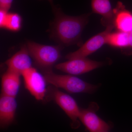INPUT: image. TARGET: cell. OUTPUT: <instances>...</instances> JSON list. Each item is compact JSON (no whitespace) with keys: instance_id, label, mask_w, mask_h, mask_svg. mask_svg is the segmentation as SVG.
<instances>
[{"instance_id":"15","label":"cell","mask_w":132,"mask_h":132,"mask_svg":"<svg viewBox=\"0 0 132 132\" xmlns=\"http://www.w3.org/2000/svg\"><path fill=\"white\" fill-rule=\"evenodd\" d=\"M22 19L16 13H8L5 29L14 32L19 31L21 27Z\"/></svg>"},{"instance_id":"6","label":"cell","mask_w":132,"mask_h":132,"mask_svg":"<svg viewBox=\"0 0 132 132\" xmlns=\"http://www.w3.org/2000/svg\"><path fill=\"white\" fill-rule=\"evenodd\" d=\"M114 28L113 25L106 27L105 30L94 36L82 44L75 52L69 53L65 57L68 60L86 58L100 49L104 44H106L107 38Z\"/></svg>"},{"instance_id":"11","label":"cell","mask_w":132,"mask_h":132,"mask_svg":"<svg viewBox=\"0 0 132 132\" xmlns=\"http://www.w3.org/2000/svg\"><path fill=\"white\" fill-rule=\"evenodd\" d=\"M114 28L120 32H127L132 31V13L126 9L125 5L120 2L117 3L113 9Z\"/></svg>"},{"instance_id":"1","label":"cell","mask_w":132,"mask_h":132,"mask_svg":"<svg viewBox=\"0 0 132 132\" xmlns=\"http://www.w3.org/2000/svg\"><path fill=\"white\" fill-rule=\"evenodd\" d=\"M53 9L55 16L52 28L53 36L64 46L76 44L81 46V34L90 14L71 16L65 14L57 7L54 6Z\"/></svg>"},{"instance_id":"5","label":"cell","mask_w":132,"mask_h":132,"mask_svg":"<svg viewBox=\"0 0 132 132\" xmlns=\"http://www.w3.org/2000/svg\"><path fill=\"white\" fill-rule=\"evenodd\" d=\"M98 105L92 102L87 108L80 109L79 119L90 132H108L111 125L100 118L96 113Z\"/></svg>"},{"instance_id":"14","label":"cell","mask_w":132,"mask_h":132,"mask_svg":"<svg viewBox=\"0 0 132 132\" xmlns=\"http://www.w3.org/2000/svg\"><path fill=\"white\" fill-rule=\"evenodd\" d=\"M106 44L122 50L132 48V31L127 32L116 31L109 35Z\"/></svg>"},{"instance_id":"8","label":"cell","mask_w":132,"mask_h":132,"mask_svg":"<svg viewBox=\"0 0 132 132\" xmlns=\"http://www.w3.org/2000/svg\"><path fill=\"white\" fill-rule=\"evenodd\" d=\"M24 78L25 87L36 99L43 101L47 92L46 81L43 76L32 67L22 74Z\"/></svg>"},{"instance_id":"19","label":"cell","mask_w":132,"mask_h":132,"mask_svg":"<svg viewBox=\"0 0 132 132\" xmlns=\"http://www.w3.org/2000/svg\"></svg>"},{"instance_id":"3","label":"cell","mask_w":132,"mask_h":132,"mask_svg":"<svg viewBox=\"0 0 132 132\" xmlns=\"http://www.w3.org/2000/svg\"><path fill=\"white\" fill-rule=\"evenodd\" d=\"M27 46L31 57L43 71L51 70L61 56L59 46L41 45L32 41L28 42Z\"/></svg>"},{"instance_id":"18","label":"cell","mask_w":132,"mask_h":132,"mask_svg":"<svg viewBox=\"0 0 132 132\" xmlns=\"http://www.w3.org/2000/svg\"><path fill=\"white\" fill-rule=\"evenodd\" d=\"M47 1H48L52 5H53V0H47Z\"/></svg>"},{"instance_id":"13","label":"cell","mask_w":132,"mask_h":132,"mask_svg":"<svg viewBox=\"0 0 132 132\" xmlns=\"http://www.w3.org/2000/svg\"><path fill=\"white\" fill-rule=\"evenodd\" d=\"M20 76L7 70L2 78V94L15 98L20 88Z\"/></svg>"},{"instance_id":"16","label":"cell","mask_w":132,"mask_h":132,"mask_svg":"<svg viewBox=\"0 0 132 132\" xmlns=\"http://www.w3.org/2000/svg\"><path fill=\"white\" fill-rule=\"evenodd\" d=\"M8 13L7 11L0 10V27L1 28H5Z\"/></svg>"},{"instance_id":"17","label":"cell","mask_w":132,"mask_h":132,"mask_svg":"<svg viewBox=\"0 0 132 132\" xmlns=\"http://www.w3.org/2000/svg\"><path fill=\"white\" fill-rule=\"evenodd\" d=\"M13 0H0L1 10L8 12L12 6Z\"/></svg>"},{"instance_id":"7","label":"cell","mask_w":132,"mask_h":132,"mask_svg":"<svg viewBox=\"0 0 132 132\" xmlns=\"http://www.w3.org/2000/svg\"><path fill=\"white\" fill-rule=\"evenodd\" d=\"M105 64L104 62L95 61L87 58H78L57 64L55 68L70 74L79 75L99 68Z\"/></svg>"},{"instance_id":"4","label":"cell","mask_w":132,"mask_h":132,"mask_svg":"<svg viewBox=\"0 0 132 132\" xmlns=\"http://www.w3.org/2000/svg\"><path fill=\"white\" fill-rule=\"evenodd\" d=\"M52 94L53 100L70 118L72 128L77 129L79 127L80 124L79 117L80 108L78 106L75 100L56 87L52 90Z\"/></svg>"},{"instance_id":"9","label":"cell","mask_w":132,"mask_h":132,"mask_svg":"<svg viewBox=\"0 0 132 132\" xmlns=\"http://www.w3.org/2000/svg\"><path fill=\"white\" fill-rule=\"evenodd\" d=\"M17 103L15 98L1 94L0 98V126L5 129L15 120Z\"/></svg>"},{"instance_id":"10","label":"cell","mask_w":132,"mask_h":132,"mask_svg":"<svg viewBox=\"0 0 132 132\" xmlns=\"http://www.w3.org/2000/svg\"><path fill=\"white\" fill-rule=\"evenodd\" d=\"M30 56L27 46H22L19 52L5 62L7 70L21 75L25 71L32 67Z\"/></svg>"},{"instance_id":"2","label":"cell","mask_w":132,"mask_h":132,"mask_svg":"<svg viewBox=\"0 0 132 132\" xmlns=\"http://www.w3.org/2000/svg\"><path fill=\"white\" fill-rule=\"evenodd\" d=\"M43 74L47 82L55 87L62 88L72 93L92 94L100 86L90 84L73 76L57 74L52 69L43 71Z\"/></svg>"},{"instance_id":"12","label":"cell","mask_w":132,"mask_h":132,"mask_svg":"<svg viewBox=\"0 0 132 132\" xmlns=\"http://www.w3.org/2000/svg\"><path fill=\"white\" fill-rule=\"evenodd\" d=\"M93 13L101 15V23L107 27L113 25L114 13L110 0H91Z\"/></svg>"}]
</instances>
